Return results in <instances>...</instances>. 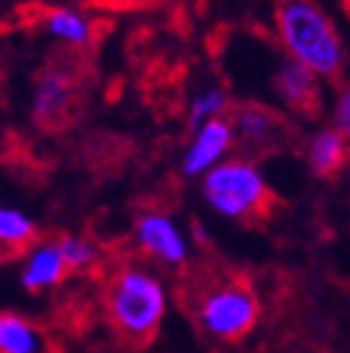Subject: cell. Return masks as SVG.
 Instances as JSON below:
<instances>
[{
  "instance_id": "1",
  "label": "cell",
  "mask_w": 350,
  "mask_h": 353,
  "mask_svg": "<svg viewBox=\"0 0 350 353\" xmlns=\"http://www.w3.org/2000/svg\"><path fill=\"white\" fill-rule=\"evenodd\" d=\"M276 38L290 61L320 81H336L345 68V43L333 18L316 0H280L276 8Z\"/></svg>"
},
{
  "instance_id": "2",
  "label": "cell",
  "mask_w": 350,
  "mask_h": 353,
  "mask_svg": "<svg viewBox=\"0 0 350 353\" xmlns=\"http://www.w3.org/2000/svg\"><path fill=\"white\" fill-rule=\"evenodd\" d=\"M168 308V285L148 265L125 263L108 279L105 313L125 341L148 343L163 326Z\"/></svg>"
},
{
  "instance_id": "3",
  "label": "cell",
  "mask_w": 350,
  "mask_h": 353,
  "mask_svg": "<svg viewBox=\"0 0 350 353\" xmlns=\"http://www.w3.org/2000/svg\"><path fill=\"white\" fill-rule=\"evenodd\" d=\"M200 193L213 213L228 221H250L265 213L270 185L250 158L228 156L203 173Z\"/></svg>"
},
{
  "instance_id": "4",
  "label": "cell",
  "mask_w": 350,
  "mask_h": 353,
  "mask_svg": "<svg viewBox=\"0 0 350 353\" xmlns=\"http://www.w3.org/2000/svg\"><path fill=\"white\" fill-rule=\"evenodd\" d=\"M196 321L210 339L238 341L260 319L258 293L243 279H218L205 283L193 299Z\"/></svg>"
},
{
  "instance_id": "5",
  "label": "cell",
  "mask_w": 350,
  "mask_h": 353,
  "mask_svg": "<svg viewBox=\"0 0 350 353\" xmlns=\"http://www.w3.org/2000/svg\"><path fill=\"white\" fill-rule=\"evenodd\" d=\"M133 238L148 259L165 268H183L193 251L188 231L165 211L141 213L135 218Z\"/></svg>"
},
{
  "instance_id": "6",
  "label": "cell",
  "mask_w": 350,
  "mask_h": 353,
  "mask_svg": "<svg viewBox=\"0 0 350 353\" xmlns=\"http://www.w3.org/2000/svg\"><path fill=\"white\" fill-rule=\"evenodd\" d=\"M236 148V136L225 116L205 121L193 128V138H190L185 156H183V173L188 178H198L203 173H208L213 165L233 153Z\"/></svg>"
},
{
  "instance_id": "7",
  "label": "cell",
  "mask_w": 350,
  "mask_h": 353,
  "mask_svg": "<svg viewBox=\"0 0 350 353\" xmlns=\"http://www.w3.org/2000/svg\"><path fill=\"white\" fill-rule=\"evenodd\" d=\"M273 93L285 108L300 116H316L323 101V85L316 73H310L305 65L285 58L270 78Z\"/></svg>"
},
{
  "instance_id": "8",
  "label": "cell",
  "mask_w": 350,
  "mask_h": 353,
  "mask_svg": "<svg viewBox=\"0 0 350 353\" xmlns=\"http://www.w3.org/2000/svg\"><path fill=\"white\" fill-rule=\"evenodd\" d=\"M73 75L63 65L43 70L30 95V118L38 125H55L68 116L73 103Z\"/></svg>"
},
{
  "instance_id": "9",
  "label": "cell",
  "mask_w": 350,
  "mask_h": 353,
  "mask_svg": "<svg viewBox=\"0 0 350 353\" xmlns=\"http://www.w3.org/2000/svg\"><path fill=\"white\" fill-rule=\"evenodd\" d=\"M236 143H243L250 150H265L276 145L283 136V123L280 118L260 103H243L225 113Z\"/></svg>"
},
{
  "instance_id": "10",
  "label": "cell",
  "mask_w": 350,
  "mask_h": 353,
  "mask_svg": "<svg viewBox=\"0 0 350 353\" xmlns=\"http://www.w3.org/2000/svg\"><path fill=\"white\" fill-rule=\"evenodd\" d=\"M68 265L63 261L58 241H38L30 243L23 253L21 265V283L25 291L43 293L50 288H58L68 279Z\"/></svg>"
},
{
  "instance_id": "11",
  "label": "cell",
  "mask_w": 350,
  "mask_h": 353,
  "mask_svg": "<svg viewBox=\"0 0 350 353\" xmlns=\"http://www.w3.org/2000/svg\"><path fill=\"white\" fill-rule=\"evenodd\" d=\"M308 168L318 178H333L348 163V138L336 128H320L308 141Z\"/></svg>"
},
{
  "instance_id": "12",
  "label": "cell",
  "mask_w": 350,
  "mask_h": 353,
  "mask_svg": "<svg viewBox=\"0 0 350 353\" xmlns=\"http://www.w3.org/2000/svg\"><path fill=\"white\" fill-rule=\"evenodd\" d=\"M43 328L23 313H0V353H48Z\"/></svg>"
},
{
  "instance_id": "13",
  "label": "cell",
  "mask_w": 350,
  "mask_h": 353,
  "mask_svg": "<svg viewBox=\"0 0 350 353\" xmlns=\"http://www.w3.org/2000/svg\"><path fill=\"white\" fill-rule=\"evenodd\" d=\"M43 28L55 41L70 48H88L93 41V23L75 8H53L43 15Z\"/></svg>"
},
{
  "instance_id": "14",
  "label": "cell",
  "mask_w": 350,
  "mask_h": 353,
  "mask_svg": "<svg viewBox=\"0 0 350 353\" xmlns=\"http://www.w3.org/2000/svg\"><path fill=\"white\" fill-rule=\"evenodd\" d=\"M35 236H38V225L33 216L13 205H0V251H25L28 245L35 243Z\"/></svg>"
},
{
  "instance_id": "15",
  "label": "cell",
  "mask_w": 350,
  "mask_h": 353,
  "mask_svg": "<svg viewBox=\"0 0 350 353\" xmlns=\"http://www.w3.org/2000/svg\"><path fill=\"white\" fill-rule=\"evenodd\" d=\"M228 113V93L220 85H205L188 103V121L196 128L200 123L213 121Z\"/></svg>"
},
{
  "instance_id": "16",
  "label": "cell",
  "mask_w": 350,
  "mask_h": 353,
  "mask_svg": "<svg viewBox=\"0 0 350 353\" xmlns=\"http://www.w3.org/2000/svg\"><path fill=\"white\" fill-rule=\"evenodd\" d=\"M58 245H61L63 261H65L70 273L88 271L101 261V248L88 236H63Z\"/></svg>"
},
{
  "instance_id": "17",
  "label": "cell",
  "mask_w": 350,
  "mask_h": 353,
  "mask_svg": "<svg viewBox=\"0 0 350 353\" xmlns=\"http://www.w3.org/2000/svg\"><path fill=\"white\" fill-rule=\"evenodd\" d=\"M333 128L343 133L345 138L350 136V90L340 88L333 101Z\"/></svg>"
}]
</instances>
